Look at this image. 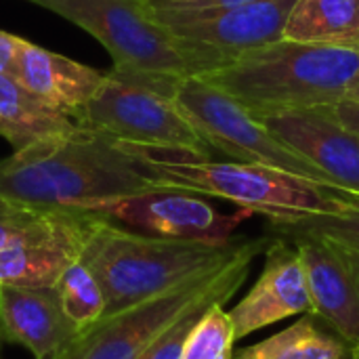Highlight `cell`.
<instances>
[{
    "instance_id": "cell-1",
    "label": "cell",
    "mask_w": 359,
    "mask_h": 359,
    "mask_svg": "<svg viewBox=\"0 0 359 359\" xmlns=\"http://www.w3.org/2000/svg\"><path fill=\"white\" fill-rule=\"evenodd\" d=\"M156 189L137 154L107 135L78 128L0 160V200L27 208H78Z\"/></svg>"
},
{
    "instance_id": "cell-2",
    "label": "cell",
    "mask_w": 359,
    "mask_h": 359,
    "mask_svg": "<svg viewBox=\"0 0 359 359\" xmlns=\"http://www.w3.org/2000/svg\"><path fill=\"white\" fill-rule=\"evenodd\" d=\"M269 240V236L227 242L154 238L95 215L82 261L99 278L107 299L105 316H111L166 294Z\"/></svg>"
},
{
    "instance_id": "cell-3",
    "label": "cell",
    "mask_w": 359,
    "mask_h": 359,
    "mask_svg": "<svg viewBox=\"0 0 359 359\" xmlns=\"http://www.w3.org/2000/svg\"><path fill=\"white\" fill-rule=\"evenodd\" d=\"M122 143L137 154L141 172L154 187L221 198L267 219L334 215L345 210L358 196L261 164L217 162L191 151Z\"/></svg>"
},
{
    "instance_id": "cell-4",
    "label": "cell",
    "mask_w": 359,
    "mask_h": 359,
    "mask_svg": "<svg viewBox=\"0 0 359 359\" xmlns=\"http://www.w3.org/2000/svg\"><path fill=\"white\" fill-rule=\"evenodd\" d=\"M359 72V50L278 40L206 72L204 82L246 109L334 105Z\"/></svg>"
},
{
    "instance_id": "cell-5",
    "label": "cell",
    "mask_w": 359,
    "mask_h": 359,
    "mask_svg": "<svg viewBox=\"0 0 359 359\" xmlns=\"http://www.w3.org/2000/svg\"><path fill=\"white\" fill-rule=\"evenodd\" d=\"M97 38L114 59V78L172 99L181 78L200 74L191 46L149 11L147 0H29Z\"/></svg>"
},
{
    "instance_id": "cell-6",
    "label": "cell",
    "mask_w": 359,
    "mask_h": 359,
    "mask_svg": "<svg viewBox=\"0 0 359 359\" xmlns=\"http://www.w3.org/2000/svg\"><path fill=\"white\" fill-rule=\"evenodd\" d=\"M267 244L257 246L147 303L103 316L93 326L82 328L78 339L53 359H139L164 330L194 307L212 303L225 305L238 294L250 273L252 261L265 252Z\"/></svg>"
},
{
    "instance_id": "cell-7",
    "label": "cell",
    "mask_w": 359,
    "mask_h": 359,
    "mask_svg": "<svg viewBox=\"0 0 359 359\" xmlns=\"http://www.w3.org/2000/svg\"><path fill=\"white\" fill-rule=\"evenodd\" d=\"M172 101L210 149L223 151L238 162L278 168L339 189L324 172L278 141L244 105L202 78H181Z\"/></svg>"
},
{
    "instance_id": "cell-8",
    "label": "cell",
    "mask_w": 359,
    "mask_h": 359,
    "mask_svg": "<svg viewBox=\"0 0 359 359\" xmlns=\"http://www.w3.org/2000/svg\"><path fill=\"white\" fill-rule=\"evenodd\" d=\"M297 0H255L206 11L168 0H147L149 11L170 32L183 38L202 74L219 69L240 55L284 38L288 15Z\"/></svg>"
},
{
    "instance_id": "cell-9",
    "label": "cell",
    "mask_w": 359,
    "mask_h": 359,
    "mask_svg": "<svg viewBox=\"0 0 359 359\" xmlns=\"http://www.w3.org/2000/svg\"><path fill=\"white\" fill-rule=\"evenodd\" d=\"M76 124L135 145L181 149L202 158L212 154L210 145L196 133L170 97L118 80L109 72L105 84L84 107Z\"/></svg>"
},
{
    "instance_id": "cell-10",
    "label": "cell",
    "mask_w": 359,
    "mask_h": 359,
    "mask_svg": "<svg viewBox=\"0 0 359 359\" xmlns=\"http://www.w3.org/2000/svg\"><path fill=\"white\" fill-rule=\"evenodd\" d=\"M86 210L137 233L196 242H227L233 238V231L255 215L244 208L221 212L206 202L204 196L170 187L105 200Z\"/></svg>"
},
{
    "instance_id": "cell-11",
    "label": "cell",
    "mask_w": 359,
    "mask_h": 359,
    "mask_svg": "<svg viewBox=\"0 0 359 359\" xmlns=\"http://www.w3.org/2000/svg\"><path fill=\"white\" fill-rule=\"evenodd\" d=\"M95 215L78 208H42L19 240L0 250V286L53 288L82 259Z\"/></svg>"
},
{
    "instance_id": "cell-12",
    "label": "cell",
    "mask_w": 359,
    "mask_h": 359,
    "mask_svg": "<svg viewBox=\"0 0 359 359\" xmlns=\"http://www.w3.org/2000/svg\"><path fill=\"white\" fill-rule=\"evenodd\" d=\"M278 141L324 172L339 189L359 196V137L332 105L248 109Z\"/></svg>"
},
{
    "instance_id": "cell-13",
    "label": "cell",
    "mask_w": 359,
    "mask_h": 359,
    "mask_svg": "<svg viewBox=\"0 0 359 359\" xmlns=\"http://www.w3.org/2000/svg\"><path fill=\"white\" fill-rule=\"evenodd\" d=\"M313 311L307 273L297 246L286 238H271L255 286L229 309L236 337H250L271 324Z\"/></svg>"
},
{
    "instance_id": "cell-14",
    "label": "cell",
    "mask_w": 359,
    "mask_h": 359,
    "mask_svg": "<svg viewBox=\"0 0 359 359\" xmlns=\"http://www.w3.org/2000/svg\"><path fill=\"white\" fill-rule=\"evenodd\" d=\"M286 240L301 255L313 313L359 349V250L316 236Z\"/></svg>"
},
{
    "instance_id": "cell-15",
    "label": "cell",
    "mask_w": 359,
    "mask_h": 359,
    "mask_svg": "<svg viewBox=\"0 0 359 359\" xmlns=\"http://www.w3.org/2000/svg\"><path fill=\"white\" fill-rule=\"evenodd\" d=\"M80 330L65 313L55 286H0V343L21 345L34 359H53L78 339Z\"/></svg>"
},
{
    "instance_id": "cell-16",
    "label": "cell",
    "mask_w": 359,
    "mask_h": 359,
    "mask_svg": "<svg viewBox=\"0 0 359 359\" xmlns=\"http://www.w3.org/2000/svg\"><path fill=\"white\" fill-rule=\"evenodd\" d=\"M11 76L74 122L107 80V72L82 65L23 38Z\"/></svg>"
},
{
    "instance_id": "cell-17",
    "label": "cell",
    "mask_w": 359,
    "mask_h": 359,
    "mask_svg": "<svg viewBox=\"0 0 359 359\" xmlns=\"http://www.w3.org/2000/svg\"><path fill=\"white\" fill-rule=\"evenodd\" d=\"M80 126L63 111L29 93L19 80L8 74L0 76V137L15 151L34 143L72 135Z\"/></svg>"
},
{
    "instance_id": "cell-18",
    "label": "cell",
    "mask_w": 359,
    "mask_h": 359,
    "mask_svg": "<svg viewBox=\"0 0 359 359\" xmlns=\"http://www.w3.org/2000/svg\"><path fill=\"white\" fill-rule=\"evenodd\" d=\"M231 359H359V349L318 313H303L273 337L238 349Z\"/></svg>"
},
{
    "instance_id": "cell-19",
    "label": "cell",
    "mask_w": 359,
    "mask_h": 359,
    "mask_svg": "<svg viewBox=\"0 0 359 359\" xmlns=\"http://www.w3.org/2000/svg\"><path fill=\"white\" fill-rule=\"evenodd\" d=\"M284 38L359 50V0H297Z\"/></svg>"
},
{
    "instance_id": "cell-20",
    "label": "cell",
    "mask_w": 359,
    "mask_h": 359,
    "mask_svg": "<svg viewBox=\"0 0 359 359\" xmlns=\"http://www.w3.org/2000/svg\"><path fill=\"white\" fill-rule=\"evenodd\" d=\"M55 290L63 303L65 313L80 326H93L105 316L107 299L95 271L80 259L69 265L57 280Z\"/></svg>"
},
{
    "instance_id": "cell-21",
    "label": "cell",
    "mask_w": 359,
    "mask_h": 359,
    "mask_svg": "<svg viewBox=\"0 0 359 359\" xmlns=\"http://www.w3.org/2000/svg\"><path fill=\"white\" fill-rule=\"evenodd\" d=\"M269 233L280 238L316 236L326 238L347 248L359 250V196L341 212L334 215H305L269 219Z\"/></svg>"
},
{
    "instance_id": "cell-22",
    "label": "cell",
    "mask_w": 359,
    "mask_h": 359,
    "mask_svg": "<svg viewBox=\"0 0 359 359\" xmlns=\"http://www.w3.org/2000/svg\"><path fill=\"white\" fill-rule=\"evenodd\" d=\"M238 337L225 305L215 303L194 324L181 359H231Z\"/></svg>"
},
{
    "instance_id": "cell-23",
    "label": "cell",
    "mask_w": 359,
    "mask_h": 359,
    "mask_svg": "<svg viewBox=\"0 0 359 359\" xmlns=\"http://www.w3.org/2000/svg\"><path fill=\"white\" fill-rule=\"evenodd\" d=\"M215 305V303H212ZM212 305H200V307H194L191 311H187L183 318H179L168 330H164L145 351L139 359H181L183 355V347H185V341L194 328V324L200 320V316L212 307Z\"/></svg>"
},
{
    "instance_id": "cell-24",
    "label": "cell",
    "mask_w": 359,
    "mask_h": 359,
    "mask_svg": "<svg viewBox=\"0 0 359 359\" xmlns=\"http://www.w3.org/2000/svg\"><path fill=\"white\" fill-rule=\"evenodd\" d=\"M42 208H27L0 200V250L11 246L36 221Z\"/></svg>"
},
{
    "instance_id": "cell-25",
    "label": "cell",
    "mask_w": 359,
    "mask_h": 359,
    "mask_svg": "<svg viewBox=\"0 0 359 359\" xmlns=\"http://www.w3.org/2000/svg\"><path fill=\"white\" fill-rule=\"evenodd\" d=\"M19 46H21V38L0 29V76L2 74L11 76V72L15 67V59H17Z\"/></svg>"
},
{
    "instance_id": "cell-26",
    "label": "cell",
    "mask_w": 359,
    "mask_h": 359,
    "mask_svg": "<svg viewBox=\"0 0 359 359\" xmlns=\"http://www.w3.org/2000/svg\"><path fill=\"white\" fill-rule=\"evenodd\" d=\"M334 107V114L337 118L359 137V105L358 103H351V101H339L332 105Z\"/></svg>"
},
{
    "instance_id": "cell-27",
    "label": "cell",
    "mask_w": 359,
    "mask_h": 359,
    "mask_svg": "<svg viewBox=\"0 0 359 359\" xmlns=\"http://www.w3.org/2000/svg\"><path fill=\"white\" fill-rule=\"evenodd\" d=\"M246 2H255V0H200V2H191L187 6L194 8H206V11H217V8H227V6H238V4H246ZM179 4V2H177Z\"/></svg>"
},
{
    "instance_id": "cell-28",
    "label": "cell",
    "mask_w": 359,
    "mask_h": 359,
    "mask_svg": "<svg viewBox=\"0 0 359 359\" xmlns=\"http://www.w3.org/2000/svg\"><path fill=\"white\" fill-rule=\"evenodd\" d=\"M343 101H351V103H358L359 105V72L358 76L353 78V82L349 84L347 93H345V99Z\"/></svg>"
},
{
    "instance_id": "cell-29",
    "label": "cell",
    "mask_w": 359,
    "mask_h": 359,
    "mask_svg": "<svg viewBox=\"0 0 359 359\" xmlns=\"http://www.w3.org/2000/svg\"><path fill=\"white\" fill-rule=\"evenodd\" d=\"M168 2H179V4H191V2H200V0H168Z\"/></svg>"
},
{
    "instance_id": "cell-30",
    "label": "cell",
    "mask_w": 359,
    "mask_h": 359,
    "mask_svg": "<svg viewBox=\"0 0 359 359\" xmlns=\"http://www.w3.org/2000/svg\"><path fill=\"white\" fill-rule=\"evenodd\" d=\"M143 2H145V0H143Z\"/></svg>"
},
{
    "instance_id": "cell-31",
    "label": "cell",
    "mask_w": 359,
    "mask_h": 359,
    "mask_svg": "<svg viewBox=\"0 0 359 359\" xmlns=\"http://www.w3.org/2000/svg\"><path fill=\"white\" fill-rule=\"evenodd\" d=\"M0 345H2V343H0Z\"/></svg>"
}]
</instances>
